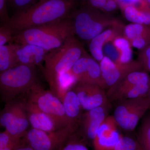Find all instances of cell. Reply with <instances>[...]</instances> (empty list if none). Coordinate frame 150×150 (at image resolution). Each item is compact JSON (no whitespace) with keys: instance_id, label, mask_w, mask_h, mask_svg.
Segmentation results:
<instances>
[{"instance_id":"7","label":"cell","mask_w":150,"mask_h":150,"mask_svg":"<svg viewBox=\"0 0 150 150\" xmlns=\"http://www.w3.org/2000/svg\"><path fill=\"white\" fill-rule=\"evenodd\" d=\"M78 129L79 126L74 124L51 132L31 128L23 137L21 142L34 150H56L76 134Z\"/></svg>"},{"instance_id":"13","label":"cell","mask_w":150,"mask_h":150,"mask_svg":"<svg viewBox=\"0 0 150 150\" xmlns=\"http://www.w3.org/2000/svg\"><path fill=\"white\" fill-rule=\"evenodd\" d=\"M99 64L105 90L115 85L129 73L144 69L138 61H133L128 64H118L105 56Z\"/></svg>"},{"instance_id":"36","label":"cell","mask_w":150,"mask_h":150,"mask_svg":"<svg viewBox=\"0 0 150 150\" xmlns=\"http://www.w3.org/2000/svg\"><path fill=\"white\" fill-rule=\"evenodd\" d=\"M119 1L124 5L131 6L138 3L139 0H119Z\"/></svg>"},{"instance_id":"14","label":"cell","mask_w":150,"mask_h":150,"mask_svg":"<svg viewBox=\"0 0 150 150\" xmlns=\"http://www.w3.org/2000/svg\"><path fill=\"white\" fill-rule=\"evenodd\" d=\"M113 115H108L103 121L92 142L94 150H114L122 136Z\"/></svg>"},{"instance_id":"42","label":"cell","mask_w":150,"mask_h":150,"mask_svg":"<svg viewBox=\"0 0 150 150\" xmlns=\"http://www.w3.org/2000/svg\"><path fill=\"white\" fill-rule=\"evenodd\" d=\"M150 13V11H149Z\"/></svg>"},{"instance_id":"20","label":"cell","mask_w":150,"mask_h":150,"mask_svg":"<svg viewBox=\"0 0 150 150\" xmlns=\"http://www.w3.org/2000/svg\"><path fill=\"white\" fill-rule=\"evenodd\" d=\"M18 64L13 43L0 46L1 72L13 68Z\"/></svg>"},{"instance_id":"8","label":"cell","mask_w":150,"mask_h":150,"mask_svg":"<svg viewBox=\"0 0 150 150\" xmlns=\"http://www.w3.org/2000/svg\"><path fill=\"white\" fill-rule=\"evenodd\" d=\"M116 103L113 116L119 128L127 132L134 131L150 107L149 97L122 100Z\"/></svg>"},{"instance_id":"10","label":"cell","mask_w":150,"mask_h":150,"mask_svg":"<svg viewBox=\"0 0 150 150\" xmlns=\"http://www.w3.org/2000/svg\"><path fill=\"white\" fill-rule=\"evenodd\" d=\"M67 72L76 81L96 85L105 90L99 63L87 53Z\"/></svg>"},{"instance_id":"3","label":"cell","mask_w":150,"mask_h":150,"mask_svg":"<svg viewBox=\"0 0 150 150\" xmlns=\"http://www.w3.org/2000/svg\"><path fill=\"white\" fill-rule=\"evenodd\" d=\"M82 44L75 35L59 48L48 51L44 58L43 74L54 92L59 78L69 71L81 57L86 53Z\"/></svg>"},{"instance_id":"6","label":"cell","mask_w":150,"mask_h":150,"mask_svg":"<svg viewBox=\"0 0 150 150\" xmlns=\"http://www.w3.org/2000/svg\"><path fill=\"white\" fill-rule=\"evenodd\" d=\"M28 100L34 103L40 110L50 116L59 129L70 124L78 125L71 122L66 114L62 100L52 91L46 90L38 83L32 86L27 93Z\"/></svg>"},{"instance_id":"15","label":"cell","mask_w":150,"mask_h":150,"mask_svg":"<svg viewBox=\"0 0 150 150\" xmlns=\"http://www.w3.org/2000/svg\"><path fill=\"white\" fill-rule=\"evenodd\" d=\"M147 83H150V76L148 72L144 69L134 71L107 90L108 98L111 103L116 102L123 93L134 86Z\"/></svg>"},{"instance_id":"33","label":"cell","mask_w":150,"mask_h":150,"mask_svg":"<svg viewBox=\"0 0 150 150\" xmlns=\"http://www.w3.org/2000/svg\"><path fill=\"white\" fill-rule=\"evenodd\" d=\"M133 51L131 47L120 52L118 64H126L132 62Z\"/></svg>"},{"instance_id":"38","label":"cell","mask_w":150,"mask_h":150,"mask_svg":"<svg viewBox=\"0 0 150 150\" xmlns=\"http://www.w3.org/2000/svg\"><path fill=\"white\" fill-rule=\"evenodd\" d=\"M148 97H149L150 98V90L149 92V96H148Z\"/></svg>"},{"instance_id":"30","label":"cell","mask_w":150,"mask_h":150,"mask_svg":"<svg viewBox=\"0 0 150 150\" xmlns=\"http://www.w3.org/2000/svg\"><path fill=\"white\" fill-rule=\"evenodd\" d=\"M112 42L120 53L121 51L132 47L129 40L123 35L116 36L112 40Z\"/></svg>"},{"instance_id":"39","label":"cell","mask_w":150,"mask_h":150,"mask_svg":"<svg viewBox=\"0 0 150 150\" xmlns=\"http://www.w3.org/2000/svg\"><path fill=\"white\" fill-rule=\"evenodd\" d=\"M148 2V3H149V4H150V0H146Z\"/></svg>"},{"instance_id":"43","label":"cell","mask_w":150,"mask_h":150,"mask_svg":"<svg viewBox=\"0 0 150 150\" xmlns=\"http://www.w3.org/2000/svg\"></svg>"},{"instance_id":"34","label":"cell","mask_w":150,"mask_h":150,"mask_svg":"<svg viewBox=\"0 0 150 150\" xmlns=\"http://www.w3.org/2000/svg\"><path fill=\"white\" fill-rule=\"evenodd\" d=\"M117 7V4L114 0H107L102 8L107 12L112 11Z\"/></svg>"},{"instance_id":"28","label":"cell","mask_w":150,"mask_h":150,"mask_svg":"<svg viewBox=\"0 0 150 150\" xmlns=\"http://www.w3.org/2000/svg\"><path fill=\"white\" fill-rule=\"evenodd\" d=\"M103 54L115 63H119L120 53L112 44V41L105 43L103 46Z\"/></svg>"},{"instance_id":"32","label":"cell","mask_w":150,"mask_h":150,"mask_svg":"<svg viewBox=\"0 0 150 150\" xmlns=\"http://www.w3.org/2000/svg\"><path fill=\"white\" fill-rule=\"evenodd\" d=\"M9 0H0V18L3 24L7 22L10 18L8 14L7 5Z\"/></svg>"},{"instance_id":"18","label":"cell","mask_w":150,"mask_h":150,"mask_svg":"<svg viewBox=\"0 0 150 150\" xmlns=\"http://www.w3.org/2000/svg\"><path fill=\"white\" fill-rule=\"evenodd\" d=\"M26 111L30 124L33 129L51 132L59 129L54 120L32 102L26 100Z\"/></svg>"},{"instance_id":"17","label":"cell","mask_w":150,"mask_h":150,"mask_svg":"<svg viewBox=\"0 0 150 150\" xmlns=\"http://www.w3.org/2000/svg\"><path fill=\"white\" fill-rule=\"evenodd\" d=\"M124 26L122 23L105 30L94 38L89 44V50L91 56L98 62L104 58L103 46L105 43L112 41L115 37L123 35Z\"/></svg>"},{"instance_id":"22","label":"cell","mask_w":150,"mask_h":150,"mask_svg":"<svg viewBox=\"0 0 150 150\" xmlns=\"http://www.w3.org/2000/svg\"><path fill=\"white\" fill-rule=\"evenodd\" d=\"M125 18L131 23L150 26V13L147 11H139L134 6H127L124 10Z\"/></svg>"},{"instance_id":"16","label":"cell","mask_w":150,"mask_h":150,"mask_svg":"<svg viewBox=\"0 0 150 150\" xmlns=\"http://www.w3.org/2000/svg\"><path fill=\"white\" fill-rule=\"evenodd\" d=\"M13 44L18 64L41 67V63L44 62L48 51L31 44Z\"/></svg>"},{"instance_id":"12","label":"cell","mask_w":150,"mask_h":150,"mask_svg":"<svg viewBox=\"0 0 150 150\" xmlns=\"http://www.w3.org/2000/svg\"><path fill=\"white\" fill-rule=\"evenodd\" d=\"M111 107V104L103 105L83 113L77 133L85 142H93Z\"/></svg>"},{"instance_id":"26","label":"cell","mask_w":150,"mask_h":150,"mask_svg":"<svg viewBox=\"0 0 150 150\" xmlns=\"http://www.w3.org/2000/svg\"><path fill=\"white\" fill-rule=\"evenodd\" d=\"M85 143L76 133L62 146L56 150H89Z\"/></svg>"},{"instance_id":"9","label":"cell","mask_w":150,"mask_h":150,"mask_svg":"<svg viewBox=\"0 0 150 150\" xmlns=\"http://www.w3.org/2000/svg\"><path fill=\"white\" fill-rule=\"evenodd\" d=\"M1 126L12 137L21 140L28 131L30 124L26 111V101L7 103L0 116Z\"/></svg>"},{"instance_id":"11","label":"cell","mask_w":150,"mask_h":150,"mask_svg":"<svg viewBox=\"0 0 150 150\" xmlns=\"http://www.w3.org/2000/svg\"><path fill=\"white\" fill-rule=\"evenodd\" d=\"M71 89L76 94L83 109L86 111L111 104L105 90L99 86L76 81Z\"/></svg>"},{"instance_id":"5","label":"cell","mask_w":150,"mask_h":150,"mask_svg":"<svg viewBox=\"0 0 150 150\" xmlns=\"http://www.w3.org/2000/svg\"><path fill=\"white\" fill-rule=\"evenodd\" d=\"M70 18L75 35L89 42L105 30L122 23L116 20L99 15L89 8L73 11Z\"/></svg>"},{"instance_id":"40","label":"cell","mask_w":150,"mask_h":150,"mask_svg":"<svg viewBox=\"0 0 150 150\" xmlns=\"http://www.w3.org/2000/svg\"><path fill=\"white\" fill-rule=\"evenodd\" d=\"M139 150H142V148H141H141H140V149Z\"/></svg>"},{"instance_id":"24","label":"cell","mask_w":150,"mask_h":150,"mask_svg":"<svg viewBox=\"0 0 150 150\" xmlns=\"http://www.w3.org/2000/svg\"><path fill=\"white\" fill-rule=\"evenodd\" d=\"M150 90V83L137 85L123 93L118 101L122 100L146 97L149 96Z\"/></svg>"},{"instance_id":"21","label":"cell","mask_w":150,"mask_h":150,"mask_svg":"<svg viewBox=\"0 0 150 150\" xmlns=\"http://www.w3.org/2000/svg\"><path fill=\"white\" fill-rule=\"evenodd\" d=\"M123 35L129 41L137 38H144L150 41V26L131 23L124 26Z\"/></svg>"},{"instance_id":"37","label":"cell","mask_w":150,"mask_h":150,"mask_svg":"<svg viewBox=\"0 0 150 150\" xmlns=\"http://www.w3.org/2000/svg\"><path fill=\"white\" fill-rule=\"evenodd\" d=\"M15 150H34L29 145L22 143L20 146L18 147Z\"/></svg>"},{"instance_id":"35","label":"cell","mask_w":150,"mask_h":150,"mask_svg":"<svg viewBox=\"0 0 150 150\" xmlns=\"http://www.w3.org/2000/svg\"><path fill=\"white\" fill-rule=\"evenodd\" d=\"M107 0H88L89 3L92 7L102 8Z\"/></svg>"},{"instance_id":"2","label":"cell","mask_w":150,"mask_h":150,"mask_svg":"<svg viewBox=\"0 0 150 150\" xmlns=\"http://www.w3.org/2000/svg\"><path fill=\"white\" fill-rule=\"evenodd\" d=\"M74 35L70 16L49 24L15 33L12 43L31 44L49 51Z\"/></svg>"},{"instance_id":"4","label":"cell","mask_w":150,"mask_h":150,"mask_svg":"<svg viewBox=\"0 0 150 150\" xmlns=\"http://www.w3.org/2000/svg\"><path fill=\"white\" fill-rule=\"evenodd\" d=\"M35 67L18 64L1 72L0 90L3 99L8 103L16 97L26 93L36 82Z\"/></svg>"},{"instance_id":"25","label":"cell","mask_w":150,"mask_h":150,"mask_svg":"<svg viewBox=\"0 0 150 150\" xmlns=\"http://www.w3.org/2000/svg\"><path fill=\"white\" fill-rule=\"evenodd\" d=\"M141 148L138 140L129 136H121L114 150H139Z\"/></svg>"},{"instance_id":"29","label":"cell","mask_w":150,"mask_h":150,"mask_svg":"<svg viewBox=\"0 0 150 150\" xmlns=\"http://www.w3.org/2000/svg\"><path fill=\"white\" fill-rule=\"evenodd\" d=\"M14 33L10 28L2 25L0 28V46L11 43Z\"/></svg>"},{"instance_id":"1","label":"cell","mask_w":150,"mask_h":150,"mask_svg":"<svg viewBox=\"0 0 150 150\" xmlns=\"http://www.w3.org/2000/svg\"><path fill=\"white\" fill-rule=\"evenodd\" d=\"M74 4V0H39L17 12L3 25L16 33L49 24L70 16Z\"/></svg>"},{"instance_id":"41","label":"cell","mask_w":150,"mask_h":150,"mask_svg":"<svg viewBox=\"0 0 150 150\" xmlns=\"http://www.w3.org/2000/svg\"><path fill=\"white\" fill-rule=\"evenodd\" d=\"M149 110H150V108H149Z\"/></svg>"},{"instance_id":"31","label":"cell","mask_w":150,"mask_h":150,"mask_svg":"<svg viewBox=\"0 0 150 150\" xmlns=\"http://www.w3.org/2000/svg\"><path fill=\"white\" fill-rule=\"evenodd\" d=\"M35 0H9L8 2L17 12L24 10L35 4Z\"/></svg>"},{"instance_id":"19","label":"cell","mask_w":150,"mask_h":150,"mask_svg":"<svg viewBox=\"0 0 150 150\" xmlns=\"http://www.w3.org/2000/svg\"><path fill=\"white\" fill-rule=\"evenodd\" d=\"M66 114L70 121L79 125L83 108L76 94L71 89L67 91L62 99Z\"/></svg>"},{"instance_id":"23","label":"cell","mask_w":150,"mask_h":150,"mask_svg":"<svg viewBox=\"0 0 150 150\" xmlns=\"http://www.w3.org/2000/svg\"><path fill=\"white\" fill-rule=\"evenodd\" d=\"M142 150H150V112L143 117L137 135Z\"/></svg>"},{"instance_id":"27","label":"cell","mask_w":150,"mask_h":150,"mask_svg":"<svg viewBox=\"0 0 150 150\" xmlns=\"http://www.w3.org/2000/svg\"><path fill=\"white\" fill-rule=\"evenodd\" d=\"M137 61L144 69L150 73V43L144 48L139 51Z\"/></svg>"}]
</instances>
